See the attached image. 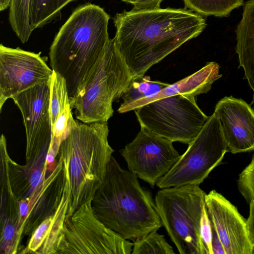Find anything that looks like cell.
Wrapping results in <instances>:
<instances>
[{
    "label": "cell",
    "mask_w": 254,
    "mask_h": 254,
    "mask_svg": "<svg viewBox=\"0 0 254 254\" xmlns=\"http://www.w3.org/2000/svg\"><path fill=\"white\" fill-rule=\"evenodd\" d=\"M116 45L132 78L147 71L188 41L206 24L202 15L186 8H157L117 13L113 18Z\"/></svg>",
    "instance_id": "cell-1"
},
{
    "label": "cell",
    "mask_w": 254,
    "mask_h": 254,
    "mask_svg": "<svg viewBox=\"0 0 254 254\" xmlns=\"http://www.w3.org/2000/svg\"><path fill=\"white\" fill-rule=\"evenodd\" d=\"M50 82L37 85L12 98L22 116L26 140L25 167L31 173L44 171L52 142Z\"/></svg>",
    "instance_id": "cell-10"
},
{
    "label": "cell",
    "mask_w": 254,
    "mask_h": 254,
    "mask_svg": "<svg viewBox=\"0 0 254 254\" xmlns=\"http://www.w3.org/2000/svg\"><path fill=\"white\" fill-rule=\"evenodd\" d=\"M205 205L225 254H254V247L247 233L246 219L236 207L215 190L205 195Z\"/></svg>",
    "instance_id": "cell-13"
},
{
    "label": "cell",
    "mask_w": 254,
    "mask_h": 254,
    "mask_svg": "<svg viewBox=\"0 0 254 254\" xmlns=\"http://www.w3.org/2000/svg\"><path fill=\"white\" fill-rule=\"evenodd\" d=\"M235 51L239 68L244 71V79L253 91L251 105L254 104V0H248L244 7L242 17L235 30Z\"/></svg>",
    "instance_id": "cell-18"
},
{
    "label": "cell",
    "mask_w": 254,
    "mask_h": 254,
    "mask_svg": "<svg viewBox=\"0 0 254 254\" xmlns=\"http://www.w3.org/2000/svg\"><path fill=\"white\" fill-rule=\"evenodd\" d=\"M220 66L215 62L207 63L203 67L183 79L169 84L155 96L138 100L122 109L119 113L135 110L149 103L171 96L182 94L195 97L206 93L212 84L222 76L219 73Z\"/></svg>",
    "instance_id": "cell-16"
},
{
    "label": "cell",
    "mask_w": 254,
    "mask_h": 254,
    "mask_svg": "<svg viewBox=\"0 0 254 254\" xmlns=\"http://www.w3.org/2000/svg\"><path fill=\"white\" fill-rule=\"evenodd\" d=\"M217 118L227 144L232 154L254 150V109L242 99L225 96L216 104Z\"/></svg>",
    "instance_id": "cell-15"
},
{
    "label": "cell",
    "mask_w": 254,
    "mask_h": 254,
    "mask_svg": "<svg viewBox=\"0 0 254 254\" xmlns=\"http://www.w3.org/2000/svg\"><path fill=\"white\" fill-rule=\"evenodd\" d=\"M107 122L75 121L61 142L57 156L62 160L70 201L66 217L92 200L102 185L114 150L110 145Z\"/></svg>",
    "instance_id": "cell-4"
},
{
    "label": "cell",
    "mask_w": 254,
    "mask_h": 254,
    "mask_svg": "<svg viewBox=\"0 0 254 254\" xmlns=\"http://www.w3.org/2000/svg\"><path fill=\"white\" fill-rule=\"evenodd\" d=\"M211 226L212 231V249L213 254H226L222 244L212 224Z\"/></svg>",
    "instance_id": "cell-29"
},
{
    "label": "cell",
    "mask_w": 254,
    "mask_h": 254,
    "mask_svg": "<svg viewBox=\"0 0 254 254\" xmlns=\"http://www.w3.org/2000/svg\"><path fill=\"white\" fill-rule=\"evenodd\" d=\"M185 8L201 15L228 16L233 10L244 4V0H183Z\"/></svg>",
    "instance_id": "cell-21"
},
{
    "label": "cell",
    "mask_w": 254,
    "mask_h": 254,
    "mask_svg": "<svg viewBox=\"0 0 254 254\" xmlns=\"http://www.w3.org/2000/svg\"><path fill=\"white\" fill-rule=\"evenodd\" d=\"M131 173L154 187L180 158L173 142L143 127L120 150Z\"/></svg>",
    "instance_id": "cell-11"
},
{
    "label": "cell",
    "mask_w": 254,
    "mask_h": 254,
    "mask_svg": "<svg viewBox=\"0 0 254 254\" xmlns=\"http://www.w3.org/2000/svg\"><path fill=\"white\" fill-rule=\"evenodd\" d=\"M249 215L246 219V227L249 239L254 247V200L249 203Z\"/></svg>",
    "instance_id": "cell-28"
},
{
    "label": "cell",
    "mask_w": 254,
    "mask_h": 254,
    "mask_svg": "<svg viewBox=\"0 0 254 254\" xmlns=\"http://www.w3.org/2000/svg\"><path fill=\"white\" fill-rule=\"evenodd\" d=\"M112 156L92 206L98 218L125 239L135 241L163 225L151 192Z\"/></svg>",
    "instance_id": "cell-3"
},
{
    "label": "cell",
    "mask_w": 254,
    "mask_h": 254,
    "mask_svg": "<svg viewBox=\"0 0 254 254\" xmlns=\"http://www.w3.org/2000/svg\"><path fill=\"white\" fill-rule=\"evenodd\" d=\"M238 187L248 203L254 200V155L250 164L240 174Z\"/></svg>",
    "instance_id": "cell-25"
},
{
    "label": "cell",
    "mask_w": 254,
    "mask_h": 254,
    "mask_svg": "<svg viewBox=\"0 0 254 254\" xmlns=\"http://www.w3.org/2000/svg\"><path fill=\"white\" fill-rule=\"evenodd\" d=\"M132 254H174L173 248L163 235L153 231L136 239L133 243Z\"/></svg>",
    "instance_id": "cell-24"
},
{
    "label": "cell",
    "mask_w": 254,
    "mask_h": 254,
    "mask_svg": "<svg viewBox=\"0 0 254 254\" xmlns=\"http://www.w3.org/2000/svg\"><path fill=\"white\" fill-rule=\"evenodd\" d=\"M132 4V10H140L154 9L160 8V4L164 0H122Z\"/></svg>",
    "instance_id": "cell-27"
},
{
    "label": "cell",
    "mask_w": 254,
    "mask_h": 254,
    "mask_svg": "<svg viewBox=\"0 0 254 254\" xmlns=\"http://www.w3.org/2000/svg\"><path fill=\"white\" fill-rule=\"evenodd\" d=\"M132 75L115 39H110L83 90L70 102L76 118L85 124L107 122L113 103L122 97Z\"/></svg>",
    "instance_id": "cell-5"
},
{
    "label": "cell",
    "mask_w": 254,
    "mask_h": 254,
    "mask_svg": "<svg viewBox=\"0 0 254 254\" xmlns=\"http://www.w3.org/2000/svg\"><path fill=\"white\" fill-rule=\"evenodd\" d=\"M200 236L204 254H213L212 249V226L204 205L200 226Z\"/></svg>",
    "instance_id": "cell-26"
},
{
    "label": "cell",
    "mask_w": 254,
    "mask_h": 254,
    "mask_svg": "<svg viewBox=\"0 0 254 254\" xmlns=\"http://www.w3.org/2000/svg\"><path fill=\"white\" fill-rule=\"evenodd\" d=\"M53 70L41 53L0 45V112L6 100L49 82Z\"/></svg>",
    "instance_id": "cell-12"
},
{
    "label": "cell",
    "mask_w": 254,
    "mask_h": 254,
    "mask_svg": "<svg viewBox=\"0 0 254 254\" xmlns=\"http://www.w3.org/2000/svg\"><path fill=\"white\" fill-rule=\"evenodd\" d=\"M50 112L52 127L59 117L70 106L65 79L53 70L50 82Z\"/></svg>",
    "instance_id": "cell-23"
},
{
    "label": "cell",
    "mask_w": 254,
    "mask_h": 254,
    "mask_svg": "<svg viewBox=\"0 0 254 254\" xmlns=\"http://www.w3.org/2000/svg\"><path fill=\"white\" fill-rule=\"evenodd\" d=\"M30 0H10L9 22L22 43L28 41L33 32L30 24Z\"/></svg>",
    "instance_id": "cell-22"
},
{
    "label": "cell",
    "mask_w": 254,
    "mask_h": 254,
    "mask_svg": "<svg viewBox=\"0 0 254 254\" xmlns=\"http://www.w3.org/2000/svg\"><path fill=\"white\" fill-rule=\"evenodd\" d=\"M54 170L47 175L27 197L19 200V232L22 237L31 236L38 226L56 210L65 182L62 159L58 156Z\"/></svg>",
    "instance_id": "cell-14"
},
{
    "label": "cell",
    "mask_w": 254,
    "mask_h": 254,
    "mask_svg": "<svg viewBox=\"0 0 254 254\" xmlns=\"http://www.w3.org/2000/svg\"><path fill=\"white\" fill-rule=\"evenodd\" d=\"M110 18L98 5H81L54 39L49 54L50 64L65 79L70 102L83 90L108 44Z\"/></svg>",
    "instance_id": "cell-2"
},
{
    "label": "cell",
    "mask_w": 254,
    "mask_h": 254,
    "mask_svg": "<svg viewBox=\"0 0 254 254\" xmlns=\"http://www.w3.org/2000/svg\"><path fill=\"white\" fill-rule=\"evenodd\" d=\"M69 201V189L65 182L63 195L56 210L35 229L27 245L20 254H57Z\"/></svg>",
    "instance_id": "cell-17"
},
{
    "label": "cell",
    "mask_w": 254,
    "mask_h": 254,
    "mask_svg": "<svg viewBox=\"0 0 254 254\" xmlns=\"http://www.w3.org/2000/svg\"><path fill=\"white\" fill-rule=\"evenodd\" d=\"M228 152L219 122L213 113L185 152L159 179L160 189L187 185L199 186Z\"/></svg>",
    "instance_id": "cell-8"
},
{
    "label": "cell",
    "mask_w": 254,
    "mask_h": 254,
    "mask_svg": "<svg viewBox=\"0 0 254 254\" xmlns=\"http://www.w3.org/2000/svg\"><path fill=\"white\" fill-rule=\"evenodd\" d=\"M74 0H30L29 19L32 31L42 28L59 15L66 5Z\"/></svg>",
    "instance_id": "cell-19"
},
{
    "label": "cell",
    "mask_w": 254,
    "mask_h": 254,
    "mask_svg": "<svg viewBox=\"0 0 254 254\" xmlns=\"http://www.w3.org/2000/svg\"><path fill=\"white\" fill-rule=\"evenodd\" d=\"M133 246L98 218L89 200L66 217L57 254H130Z\"/></svg>",
    "instance_id": "cell-9"
},
{
    "label": "cell",
    "mask_w": 254,
    "mask_h": 254,
    "mask_svg": "<svg viewBox=\"0 0 254 254\" xmlns=\"http://www.w3.org/2000/svg\"><path fill=\"white\" fill-rule=\"evenodd\" d=\"M134 111L140 127L171 141L190 143L208 119L195 97L179 94L163 98Z\"/></svg>",
    "instance_id": "cell-7"
},
{
    "label": "cell",
    "mask_w": 254,
    "mask_h": 254,
    "mask_svg": "<svg viewBox=\"0 0 254 254\" xmlns=\"http://www.w3.org/2000/svg\"><path fill=\"white\" fill-rule=\"evenodd\" d=\"M206 193L198 185L161 189L155 197L162 225L180 254H204L200 226Z\"/></svg>",
    "instance_id": "cell-6"
},
{
    "label": "cell",
    "mask_w": 254,
    "mask_h": 254,
    "mask_svg": "<svg viewBox=\"0 0 254 254\" xmlns=\"http://www.w3.org/2000/svg\"><path fill=\"white\" fill-rule=\"evenodd\" d=\"M170 84L152 81L148 76L132 78L122 98L123 102L118 109H122L140 99L151 97Z\"/></svg>",
    "instance_id": "cell-20"
}]
</instances>
